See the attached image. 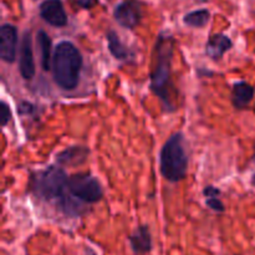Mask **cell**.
<instances>
[{
    "label": "cell",
    "instance_id": "17",
    "mask_svg": "<svg viewBox=\"0 0 255 255\" xmlns=\"http://www.w3.org/2000/svg\"><path fill=\"white\" fill-rule=\"evenodd\" d=\"M0 119H1V126H6L10 120V109L5 102H1V109H0Z\"/></svg>",
    "mask_w": 255,
    "mask_h": 255
},
{
    "label": "cell",
    "instance_id": "9",
    "mask_svg": "<svg viewBox=\"0 0 255 255\" xmlns=\"http://www.w3.org/2000/svg\"><path fill=\"white\" fill-rule=\"evenodd\" d=\"M40 15L52 26H64L67 22L64 5L60 0H45L40 6Z\"/></svg>",
    "mask_w": 255,
    "mask_h": 255
},
{
    "label": "cell",
    "instance_id": "5",
    "mask_svg": "<svg viewBox=\"0 0 255 255\" xmlns=\"http://www.w3.org/2000/svg\"><path fill=\"white\" fill-rule=\"evenodd\" d=\"M70 194L86 203L99 202L102 197V188L96 178L90 174H75L67 182Z\"/></svg>",
    "mask_w": 255,
    "mask_h": 255
},
{
    "label": "cell",
    "instance_id": "7",
    "mask_svg": "<svg viewBox=\"0 0 255 255\" xmlns=\"http://www.w3.org/2000/svg\"><path fill=\"white\" fill-rule=\"evenodd\" d=\"M19 70L21 76L25 80H31L35 75V62L34 52H32L31 35L29 31L24 34L20 44V61Z\"/></svg>",
    "mask_w": 255,
    "mask_h": 255
},
{
    "label": "cell",
    "instance_id": "10",
    "mask_svg": "<svg viewBox=\"0 0 255 255\" xmlns=\"http://www.w3.org/2000/svg\"><path fill=\"white\" fill-rule=\"evenodd\" d=\"M129 244L136 254H147L152 249V238L149 229L146 226L137 228V231L129 237Z\"/></svg>",
    "mask_w": 255,
    "mask_h": 255
},
{
    "label": "cell",
    "instance_id": "4",
    "mask_svg": "<svg viewBox=\"0 0 255 255\" xmlns=\"http://www.w3.org/2000/svg\"><path fill=\"white\" fill-rule=\"evenodd\" d=\"M172 54H173V47L171 40L168 37H159L156 46V64L151 74V86L157 96L161 97L167 106L171 105L168 86Z\"/></svg>",
    "mask_w": 255,
    "mask_h": 255
},
{
    "label": "cell",
    "instance_id": "20",
    "mask_svg": "<svg viewBox=\"0 0 255 255\" xmlns=\"http://www.w3.org/2000/svg\"><path fill=\"white\" fill-rule=\"evenodd\" d=\"M77 5H80L81 7H85V9H90V7L94 6L96 4L97 0H75Z\"/></svg>",
    "mask_w": 255,
    "mask_h": 255
},
{
    "label": "cell",
    "instance_id": "22",
    "mask_svg": "<svg viewBox=\"0 0 255 255\" xmlns=\"http://www.w3.org/2000/svg\"><path fill=\"white\" fill-rule=\"evenodd\" d=\"M254 162H255V154H254Z\"/></svg>",
    "mask_w": 255,
    "mask_h": 255
},
{
    "label": "cell",
    "instance_id": "1",
    "mask_svg": "<svg viewBox=\"0 0 255 255\" xmlns=\"http://www.w3.org/2000/svg\"><path fill=\"white\" fill-rule=\"evenodd\" d=\"M82 57L77 47L69 41L60 42L54 52L52 71L56 84L64 90H74L79 84Z\"/></svg>",
    "mask_w": 255,
    "mask_h": 255
},
{
    "label": "cell",
    "instance_id": "6",
    "mask_svg": "<svg viewBox=\"0 0 255 255\" xmlns=\"http://www.w3.org/2000/svg\"><path fill=\"white\" fill-rule=\"evenodd\" d=\"M115 19L120 25L127 29H133L141 20V6L136 0H126L115 9Z\"/></svg>",
    "mask_w": 255,
    "mask_h": 255
},
{
    "label": "cell",
    "instance_id": "3",
    "mask_svg": "<svg viewBox=\"0 0 255 255\" xmlns=\"http://www.w3.org/2000/svg\"><path fill=\"white\" fill-rule=\"evenodd\" d=\"M188 157L183 144V136L176 133L166 142L161 151V172L169 182H178L186 176Z\"/></svg>",
    "mask_w": 255,
    "mask_h": 255
},
{
    "label": "cell",
    "instance_id": "18",
    "mask_svg": "<svg viewBox=\"0 0 255 255\" xmlns=\"http://www.w3.org/2000/svg\"><path fill=\"white\" fill-rule=\"evenodd\" d=\"M207 204L211 209L216 212H223L224 211V206L218 198H208L207 199Z\"/></svg>",
    "mask_w": 255,
    "mask_h": 255
},
{
    "label": "cell",
    "instance_id": "8",
    "mask_svg": "<svg viewBox=\"0 0 255 255\" xmlns=\"http://www.w3.org/2000/svg\"><path fill=\"white\" fill-rule=\"evenodd\" d=\"M0 56L5 62L15 60L17 46V30L10 24H5L0 30Z\"/></svg>",
    "mask_w": 255,
    "mask_h": 255
},
{
    "label": "cell",
    "instance_id": "13",
    "mask_svg": "<svg viewBox=\"0 0 255 255\" xmlns=\"http://www.w3.org/2000/svg\"><path fill=\"white\" fill-rule=\"evenodd\" d=\"M37 45H39L40 59H41V66L45 71L50 70V61H51V39L45 31L40 30L37 32Z\"/></svg>",
    "mask_w": 255,
    "mask_h": 255
},
{
    "label": "cell",
    "instance_id": "15",
    "mask_svg": "<svg viewBox=\"0 0 255 255\" xmlns=\"http://www.w3.org/2000/svg\"><path fill=\"white\" fill-rule=\"evenodd\" d=\"M107 40H109V49L111 54L119 60H127L131 57V52L128 51L126 46L121 42L120 37L115 31H110L107 34Z\"/></svg>",
    "mask_w": 255,
    "mask_h": 255
},
{
    "label": "cell",
    "instance_id": "16",
    "mask_svg": "<svg viewBox=\"0 0 255 255\" xmlns=\"http://www.w3.org/2000/svg\"><path fill=\"white\" fill-rule=\"evenodd\" d=\"M209 16H211V14H209L208 10H196V11L188 12V14L184 16V22H186L187 25H189V26L202 27L208 22Z\"/></svg>",
    "mask_w": 255,
    "mask_h": 255
},
{
    "label": "cell",
    "instance_id": "11",
    "mask_svg": "<svg viewBox=\"0 0 255 255\" xmlns=\"http://www.w3.org/2000/svg\"><path fill=\"white\" fill-rule=\"evenodd\" d=\"M232 47V41L228 36L223 34H216L209 37L207 42V55L212 59H221L224 52Z\"/></svg>",
    "mask_w": 255,
    "mask_h": 255
},
{
    "label": "cell",
    "instance_id": "2",
    "mask_svg": "<svg viewBox=\"0 0 255 255\" xmlns=\"http://www.w3.org/2000/svg\"><path fill=\"white\" fill-rule=\"evenodd\" d=\"M66 174L61 168L57 167H50L45 171L39 172L36 177L32 179V189L35 193L42 199L46 201H57L61 203V208L71 214L75 207L72 202L65 198V189L67 188Z\"/></svg>",
    "mask_w": 255,
    "mask_h": 255
},
{
    "label": "cell",
    "instance_id": "19",
    "mask_svg": "<svg viewBox=\"0 0 255 255\" xmlns=\"http://www.w3.org/2000/svg\"><path fill=\"white\" fill-rule=\"evenodd\" d=\"M219 194H221V192L217 188H214V187H207V188L204 189V196H206L207 198H217Z\"/></svg>",
    "mask_w": 255,
    "mask_h": 255
},
{
    "label": "cell",
    "instance_id": "21",
    "mask_svg": "<svg viewBox=\"0 0 255 255\" xmlns=\"http://www.w3.org/2000/svg\"><path fill=\"white\" fill-rule=\"evenodd\" d=\"M252 183H253V186H255V174L253 176V178H252Z\"/></svg>",
    "mask_w": 255,
    "mask_h": 255
},
{
    "label": "cell",
    "instance_id": "12",
    "mask_svg": "<svg viewBox=\"0 0 255 255\" xmlns=\"http://www.w3.org/2000/svg\"><path fill=\"white\" fill-rule=\"evenodd\" d=\"M253 96L254 89L248 82L242 81L234 85L232 100H233V104L237 109H243V107H246L252 101Z\"/></svg>",
    "mask_w": 255,
    "mask_h": 255
},
{
    "label": "cell",
    "instance_id": "14",
    "mask_svg": "<svg viewBox=\"0 0 255 255\" xmlns=\"http://www.w3.org/2000/svg\"><path fill=\"white\" fill-rule=\"evenodd\" d=\"M89 151L81 147H72L57 156V161L62 164H79L86 159Z\"/></svg>",
    "mask_w": 255,
    "mask_h": 255
}]
</instances>
